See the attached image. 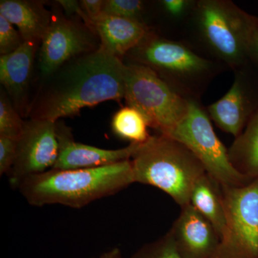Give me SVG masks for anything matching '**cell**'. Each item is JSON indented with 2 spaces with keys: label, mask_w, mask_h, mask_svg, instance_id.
<instances>
[{
  "label": "cell",
  "mask_w": 258,
  "mask_h": 258,
  "mask_svg": "<svg viewBox=\"0 0 258 258\" xmlns=\"http://www.w3.org/2000/svg\"><path fill=\"white\" fill-rule=\"evenodd\" d=\"M125 64L101 49L71 59L40 83L28 117L57 122L125 96Z\"/></svg>",
  "instance_id": "1"
},
{
  "label": "cell",
  "mask_w": 258,
  "mask_h": 258,
  "mask_svg": "<svg viewBox=\"0 0 258 258\" xmlns=\"http://www.w3.org/2000/svg\"><path fill=\"white\" fill-rule=\"evenodd\" d=\"M134 183L131 160L79 169H50L29 176L18 188L30 205H60L82 208L119 192Z\"/></svg>",
  "instance_id": "2"
},
{
  "label": "cell",
  "mask_w": 258,
  "mask_h": 258,
  "mask_svg": "<svg viewBox=\"0 0 258 258\" xmlns=\"http://www.w3.org/2000/svg\"><path fill=\"white\" fill-rule=\"evenodd\" d=\"M131 161L134 183L161 189L181 208L189 205L194 186L207 174L187 147L161 134L141 144Z\"/></svg>",
  "instance_id": "3"
},
{
  "label": "cell",
  "mask_w": 258,
  "mask_h": 258,
  "mask_svg": "<svg viewBox=\"0 0 258 258\" xmlns=\"http://www.w3.org/2000/svg\"><path fill=\"white\" fill-rule=\"evenodd\" d=\"M193 12L199 35L212 55L230 67L243 66L258 19L225 0L197 2Z\"/></svg>",
  "instance_id": "4"
},
{
  "label": "cell",
  "mask_w": 258,
  "mask_h": 258,
  "mask_svg": "<svg viewBox=\"0 0 258 258\" xmlns=\"http://www.w3.org/2000/svg\"><path fill=\"white\" fill-rule=\"evenodd\" d=\"M131 63L154 71L173 90L186 99L215 72L213 62L195 53L186 45L149 32L130 51Z\"/></svg>",
  "instance_id": "5"
},
{
  "label": "cell",
  "mask_w": 258,
  "mask_h": 258,
  "mask_svg": "<svg viewBox=\"0 0 258 258\" xmlns=\"http://www.w3.org/2000/svg\"><path fill=\"white\" fill-rule=\"evenodd\" d=\"M124 99L142 113L149 127L169 135L186 116L189 100L181 96L152 69L125 64Z\"/></svg>",
  "instance_id": "6"
},
{
  "label": "cell",
  "mask_w": 258,
  "mask_h": 258,
  "mask_svg": "<svg viewBox=\"0 0 258 258\" xmlns=\"http://www.w3.org/2000/svg\"><path fill=\"white\" fill-rule=\"evenodd\" d=\"M167 136L187 147L207 174L222 186H243L252 181L232 166L228 149L215 134L208 113L195 99L189 100L186 116Z\"/></svg>",
  "instance_id": "7"
},
{
  "label": "cell",
  "mask_w": 258,
  "mask_h": 258,
  "mask_svg": "<svg viewBox=\"0 0 258 258\" xmlns=\"http://www.w3.org/2000/svg\"><path fill=\"white\" fill-rule=\"evenodd\" d=\"M222 192L226 225L214 258H258V179Z\"/></svg>",
  "instance_id": "8"
},
{
  "label": "cell",
  "mask_w": 258,
  "mask_h": 258,
  "mask_svg": "<svg viewBox=\"0 0 258 258\" xmlns=\"http://www.w3.org/2000/svg\"><path fill=\"white\" fill-rule=\"evenodd\" d=\"M100 48L99 38L84 22L52 13V21L39 49L40 80L46 79L74 57Z\"/></svg>",
  "instance_id": "9"
},
{
  "label": "cell",
  "mask_w": 258,
  "mask_h": 258,
  "mask_svg": "<svg viewBox=\"0 0 258 258\" xmlns=\"http://www.w3.org/2000/svg\"><path fill=\"white\" fill-rule=\"evenodd\" d=\"M58 154L57 122L29 118L18 139L16 157L9 174L10 184L18 188L29 176L52 169Z\"/></svg>",
  "instance_id": "10"
},
{
  "label": "cell",
  "mask_w": 258,
  "mask_h": 258,
  "mask_svg": "<svg viewBox=\"0 0 258 258\" xmlns=\"http://www.w3.org/2000/svg\"><path fill=\"white\" fill-rule=\"evenodd\" d=\"M59 154L52 169H92L131 160L141 144L118 149H104L75 141L71 129L57 121Z\"/></svg>",
  "instance_id": "11"
},
{
  "label": "cell",
  "mask_w": 258,
  "mask_h": 258,
  "mask_svg": "<svg viewBox=\"0 0 258 258\" xmlns=\"http://www.w3.org/2000/svg\"><path fill=\"white\" fill-rule=\"evenodd\" d=\"M169 233L182 258H214L220 237L214 226L190 204L181 208Z\"/></svg>",
  "instance_id": "12"
},
{
  "label": "cell",
  "mask_w": 258,
  "mask_h": 258,
  "mask_svg": "<svg viewBox=\"0 0 258 258\" xmlns=\"http://www.w3.org/2000/svg\"><path fill=\"white\" fill-rule=\"evenodd\" d=\"M40 46L37 42H25L15 52L0 55V82L22 116L28 117L30 109L29 92Z\"/></svg>",
  "instance_id": "13"
},
{
  "label": "cell",
  "mask_w": 258,
  "mask_h": 258,
  "mask_svg": "<svg viewBox=\"0 0 258 258\" xmlns=\"http://www.w3.org/2000/svg\"><path fill=\"white\" fill-rule=\"evenodd\" d=\"M257 109L244 76L238 74L229 91L209 106L208 112L219 128L237 138Z\"/></svg>",
  "instance_id": "14"
},
{
  "label": "cell",
  "mask_w": 258,
  "mask_h": 258,
  "mask_svg": "<svg viewBox=\"0 0 258 258\" xmlns=\"http://www.w3.org/2000/svg\"><path fill=\"white\" fill-rule=\"evenodd\" d=\"M92 26L99 38L100 49L119 59L137 47L150 32L142 22L105 14L94 19Z\"/></svg>",
  "instance_id": "15"
},
{
  "label": "cell",
  "mask_w": 258,
  "mask_h": 258,
  "mask_svg": "<svg viewBox=\"0 0 258 258\" xmlns=\"http://www.w3.org/2000/svg\"><path fill=\"white\" fill-rule=\"evenodd\" d=\"M0 15L15 25L25 42L41 43L52 18V12L37 0H1Z\"/></svg>",
  "instance_id": "16"
},
{
  "label": "cell",
  "mask_w": 258,
  "mask_h": 258,
  "mask_svg": "<svg viewBox=\"0 0 258 258\" xmlns=\"http://www.w3.org/2000/svg\"><path fill=\"white\" fill-rule=\"evenodd\" d=\"M189 204L214 226L221 238L226 225L222 185L205 174L194 186Z\"/></svg>",
  "instance_id": "17"
},
{
  "label": "cell",
  "mask_w": 258,
  "mask_h": 258,
  "mask_svg": "<svg viewBox=\"0 0 258 258\" xmlns=\"http://www.w3.org/2000/svg\"><path fill=\"white\" fill-rule=\"evenodd\" d=\"M236 170L247 179H258V109L228 149Z\"/></svg>",
  "instance_id": "18"
},
{
  "label": "cell",
  "mask_w": 258,
  "mask_h": 258,
  "mask_svg": "<svg viewBox=\"0 0 258 258\" xmlns=\"http://www.w3.org/2000/svg\"><path fill=\"white\" fill-rule=\"evenodd\" d=\"M149 127L144 115L132 106L123 107L112 118V132L130 144H142L147 142L152 137L148 130Z\"/></svg>",
  "instance_id": "19"
},
{
  "label": "cell",
  "mask_w": 258,
  "mask_h": 258,
  "mask_svg": "<svg viewBox=\"0 0 258 258\" xmlns=\"http://www.w3.org/2000/svg\"><path fill=\"white\" fill-rule=\"evenodd\" d=\"M13 106L4 89L0 92V136L19 139L25 120Z\"/></svg>",
  "instance_id": "20"
},
{
  "label": "cell",
  "mask_w": 258,
  "mask_h": 258,
  "mask_svg": "<svg viewBox=\"0 0 258 258\" xmlns=\"http://www.w3.org/2000/svg\"><path fill=\"white\" fill-rule=\"evenodd\" d=\"M144 11L140 0H104L102 14L144 23Z\"/></svg>",
  "instance_id": "21"
},
{
  "label": "cell",
  "mask_w": 258,
  "mask_h": 258,
  "mask_svg": "<svg viewBox=\"0 0 258 258\" xmlns=\"http://www.w3.org/2000/svg\"><path fill=\"white\" fill-rule=\"evenodd\" d=\"M131 258H182L169 232L154 242L144 244Z\"/></svg>",
  "instance_id": "22"
},
{
  "label": "cell",
  "mask_w": 258,
  "mask_h": 258,
  "mask_svg": "<svg viewBox=\"0 0 258 258\" xmlns=\"http://www.w3.org/2000/svg\"><path fill=\"white\" fill-rule=\"evenodd\" d=\"M25 42L18 30L4 17L0 15V55L12 53Z\"/></svg>",
  "instance_id": "23"
},
{
  "label": "cell",
  "mask_w": 258,
  "mask_h": 258,
  "mask_svg": "<svg viewBox=\"0 0 258 258\" xmlns=\"http://www.w3.org/2000/svg\"><path fill=\"white\" fill-rule=\"evenodd\" d=\"M18 139L0 136V174H10L15 157Z\"/></svg>",
  "instance_id": "24"
},
{
  "label": "cell",
  "mask_w": 258,
  "mask_h": 258,
  "mask_svg": "<svg viewBox=\"0 0 258 258\" xmlns=\"http://www.w3.org/2000/svg\"><path fill=\"white\" fill-rule=\"evenodd\" d=\"M163 8L168 15L174 18H180L192 9L195 3L189 0H163Z\"/></svg>",
  "instance_id": "25"
},
{
  "label": "cell",
  "mask_w": 258,
  "mask_h": 258,
  "mask_svg": "<svg viewBox=\"0 0 258 258\" xmlns=\"http://www.w3.org/2000/svg\"><path fill=\"white\" fill-rule=\"evenodd\" d=\"M104 0H82L80 1L83 10L92 24L94 19L102 14ZM93 27V26H92Z\"/></svg>",
  "instance_id": "26"
},
{
  "label": "cell",
  "mask_w": 258,
  "mask_h": 258,
  "mask_svg": "<svg viewBox=\"0 0 258 258\" xmlns=\"http://www.w3.org/2000/svg\"><path fill=\"white\" fill-rule=\"evenodd\" d=\"M249 59L258 62V27L254 30L249 47Z\"/></svg>",
  "instance_id": "27"
},
{
  "label": "cell",
  "mask_w": 258,
  "mask_h": 258,
  "mask_svg": "<svg viewBox=\"0 0 258 258\" xmlns=\"http://www.w3.org/2000/svg\"><path fill=\"white\" fill-rule=\"evenodd\" d=\"M99 258H124L123 254L121 253V251L120 250L118 247H115L110 249V250L106 251L103 252V254L100 256Z\"/></svg>",
  "instance_id": "28"
}]
</instances>
